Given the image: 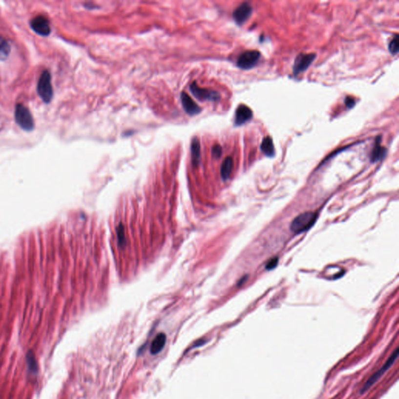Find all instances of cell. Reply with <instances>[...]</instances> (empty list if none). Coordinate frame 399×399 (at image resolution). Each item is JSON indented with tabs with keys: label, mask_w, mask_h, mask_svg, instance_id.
<instances>
[{
	"label": "cell",
	"mask_w": 399,
	"mask_h": 399,
	"mask_svg": "<svg viewBox=\"0 0 399 399\" xmlns=\"http://www.w3.org/2000/svg\"><path fill=\"white\" fill-rule=\"evenodd\" d=\"M380 141H381V137H378L376 141V145L371 153V162H372L382 160L387 154V149L380 145Z\"/></svg>",
	"instance_id": "4fadbf2b"
},
{
	"label": "cell",
	"mask_w": 399,
	"mask_h": 399,
	"mask_svg": "<svg viewBox=\"0 0 399 399\" xmlns=\"http://www.w3.org/2000/svg\"><path fill=\"white\" fill-rule=\"evenodd\" d=\"M222 147L218 145H214V146L212 147L213 156L215 157L216 158H219L220 157H221V155H222Z\"/></svg>",
	"instance_id": "7402d4cb"
},
{
	"label": "cell",
	"mask_w": 399,
	"mask_h": 399,
	"mask_svg": "<svg viewBox=\"0 0 399 399\" xmlns=\"http://www.w3.org/2000/svg\"><path fill=\"white\" fill-rule=\"evenodd\" d=\"M253 12L252 6L248 2L240 4L233 12V18L238 24L245 23Z\"/></svg>",
	"instance_id": "9c48e42d"
},
{
	"label": "cell",
	"mask_w": 399,
	"mask_h": 399,
	"mask_svg": "<svg viewBox=\"0 0 399 399\" xmlns=\"http://www.w3.org/2000/svg\"><path fill=\"white\" fill-rule=\"evenodd\" d=\"M278 257H274V258H272V260H269L268 261V264H266V269L268 271L273 270L274 268H275L278 265Z\"/></svg>",
	"instance_id": "44dd1931"
},
{
	"label": "cell",
	"mask_w": 399,
	"mask_h": 399,
	"mask_svg": "<svg viewBox=\"0 0 399 399\" xmlns=\"http://www.w3.org/2000/svg\"><path fill=\"white\" fill-rule=\"evenodd\" d=\"M260 149L266 156L273 157L274 155V147L272 137H264L260 145Z\"/></svg>",
	"instance_id": "2e32d148"
},
{
	"label": "cell",
	"mask_w": 399,
	"mask_h": 399,
	"mask_svg": "<svg viewBox=\"0 0 399 399\" xmlns=\"http://www.w3.org/2000/svg\"><path fill=\"white\" fill-rule=\"evenodd\" d=\"M11 51V47L7 41L0 35V60H6Z\"/></svg>",
	"instance_id": "ac0fdd59"
},
{
	"label": "cell",
	"mask_w": 399,
	"mask_h": 399,
	"mask_svg": "<svg viewBox=\"0 0 399 399\" xmlns=\"http://www.w3.org/2000/svg\"><path fill=\"white\" fill-rule=\"evenodd\" d=\"M252 117H253V112L251 108L245 105H240L235 111V125H243L251 120Z\"/></svg>",
	"instance_id": "30bf717a"
},
{
	"label": "cell",
	"mask_w": 399,
	"mask_h": 399,
	"mask_svg": "<svg viewBox=\"0 0 399 399\" xmlns=\"http://www.w3.org/2000/svg\"><path fill=\"white\" fill-rule=\"evenodd\" d=\"M31 27L41 36H48L51 33L50 23L44 16H38L31 21Z\"/></svg>",
	"instance_id": "52a82bcc"
},
{
	"label": "cell",
	"mask_w": 399,
	"mask_h": 399,
	"mask_svg": "<svg viewBox=\"0 0 399 399\" xmlns=\"http://www.w3.org/2000/svg\"><path fill=\"white\" fill-rule=\"evenodd\" d=\"M355 99H353L351 97H347V98L345 99V105H346V106H347L348 108H353V107L355 105Z\"/></svg>",
	"instance_id": "603a6c76"
},
{
	"label": "cell",
	"mask_w": 399,
	"mask_h": 399,
	"mask_svg": "<svg viewBox=\"0 0 399 399\" xmlns=\"http://www.w3.org/2000/svg\"><path fill=\"white\" fill-rule=\"evenodd\" d=\"M26 361H27V368L29 370L30 373L36 375L38 373V363H37L36 357H35V353L33 351H28L26 355Z\"/></svg>",
	"instance_id": "e0dca14e"
},
{
	"label": "cell",
	"mask_w": 399,
	"mask_h": 399,
	"mask_svg": "<svg viewBox=\"0 0 399 399\" xmlns=\"http://www.w3.org/2000/svg\"><path fill=\"white\" fill-rule=\"evenodd\" d=\"M116 233H117L118 243L120 247H124L126 246L125 232H124V226L120 224L116 228Z\"/></svg>",
	"instance_id": "d6986e66"
},
{
	"label": "cell",
	"mask_w": 399,
	"mask_h": 399,
	"mask_svg": "<svg viewBox=\"0 0 399 399\" xmlns=\"http://www.w3.org/2000/svg\"><path fill=\"white\" fill-rule=\"evenodd\" d=\"M37 91L44 103H49L52 101L53 89L51 82V74L48 70H44L42 73L37 86Z\"/></svg>",
	"instance_id": "7a4b0ae2"
},
{
	"label": "cell",
	"mask_w": 399,
	"mask_h": 399,
	"mask_svg": "<svg viewBox=\"0 0 399 399\" xmlns=\"http://www.w3.org/2000/svg\"><path fill=\"white\" fill-rule=\"evenodd\" d=\"M201 158V145L198 138L195 137L191 142V159L193 166H197Z\"/></svg>",
	"instance_id": "5bb4252c"
},
{
	"label": "cell",
	"mask_w": 399,
	"mask_h": 399,
	"mask_svg": "<svg viewBox=\"0 0 399 399\" xmlns=\"http://www.w3.org/2000/svg\"><path fill=\"white\" fill-rule=\"evenodd\" d=\"M389 51L392 54H396L399 52V37L396 35L389 44Z\"/></svg>",
	"instance_id": "ffe728a7"
},
{
	"label": "cell",
	"mask_w": 399,
	"mask_h": 399,
	"mask_svg": "<svg viewBox=\"0 0 399 399\" xmlns=\"http://www.w3.org/2000/svg\"><path fill=\"white\" fill-rule=\"evenodd\" d=\"M233 159L231 157H227L222 162V167H221V176H222V180L226 181L230 179L232 169H233Z\"/></svg>",
	"instance_id": "9a60e30c"
},
{
	"label": "cell",
	"mask_w": 399,
	"mask_h": 399,
	"mask_svg": "<svg viewBox=\"0 0 399 399\" xmlns=\"http://www.w3.org/2000/svg\"><path fill=\"white\" fill-rule=\"evenodd\" d=\"M399 348H397V349L395 350V352H394L393 354L389 357V359H388V361L384 363V366H382L380 370L377 371L375 374H374V375H372V376L369 378L367 381H366L364 385H363V388L361 390V394L365 393L366 391H368V390L380 379V377H382V375L394 364V363H395L396 359H397L398 357H399Z\"/></svg>",
	"instance_id": "277c9868"
},
{
	"label": "cell",
	"mask_w": 399,
	"mask_h": 399,
	"mask_svg": "<svg viewBox=\"0 0 399 399\" xmlns=\"http://www.w3.org/2000/svg\"><path fill=\"white\" fill-rule=\"evenodd\" d=\"M260 58V52L258 51H246L239 56L237 66L243 70H249L256 66Z\"/></svg>",
	"instance_id": "5b68a950"
},
{
	"label": "cell",
	"mask_w": 399,
	"mask_h": 399,
	"mask_svg": "<svg viewBox=\"0 0 399 399\" xmlns=\"http://www.w3.org/2000/svg\"><path fill=\"white\" fill-rule=\"evenodd\" d=\"M315 58H316V54H314V53L300 54L297 56L295 63H294V66H293L294 74L297 75L307 70V68L311 66L312 63L314 62Z\"/></svg>",
	"instance_id": "ba28073f"
},
{
	"label": "cell",
	"mask_w": 399,
	"mask_h": 399,
	"mask_svg": "<svg viewBox=\"0 0 399 399\" xmlns=\"http://www.w3.org/2000/svg\"><path fill=\"white\" fill-rule=\"evenodd\" d=\"M181 102L183 108L189 116H194L201 112V108L189 95H187V93L182 92Z\"/></svg>",
	"instance_id": "8fae6325"
},
{
	"label": "cell",
	"mask_w": 399,
	"mask_h": 399,
	"mask_svg": "<svg viewBox=\"0 0 399 399\" xmlns=\"http://www.w3.org/2000/svg\"><path fill=\"white\" fill-rule=\"evenodd\" d=\"M316 219V214L311 211L302 213L293 219L290 230L293 233L300 234L312 227Z\"/></svg>",
	"instance_id": "6da1fadb"
},
{
	"label": "cell",
	"mask_w": 399,
	"mask_h": 399,
	"mask_svg": "<svg viewBox=\"0 0 399 399\" xmlns=\"http://www.w3.org/2000/svg\"><path fill=\"white\" fill-rule=\"evenodd\" d=\"M190 91L197 99L200 101H212L217 102L220 99V95L216 91L209 89L201 88L197 84L193 83L190 85Z\"/></svg>",
	"instance_id": "8992f818"
},
{
	"label": "cell",
	"mask_w": 399,
	"mask_h": 399,
	"mask_svg": "<svg viewBox=\"0 0 399 399\" xmlns=\"http://www.w3.org/2000/svg\"><path fill=\"white\" fill-rule=\"evenodd\" d=\"M166 342V336L164 333L158 334L156 337H154L152 343L150 345V351L152 355L155 356L162 351L164 349Z\"/></svg>",
	"instance_id": "7c38bea8"
},
{
	"label": "cell",
	"mask_w": 399,
	"mask_h": 399,
	"mask_svg": "<svg viewBox=\"0 0 399 399\" xmlns=\"http://www.w3.org/2000/svg\"><path fill=\"white\" fill-rule=\"evenodd\" d=\"M15 120L17 124L26 131H31L35 128V122L31 112L23 104H18L16 106Z\"/></svg>",
	"instance_id": "3957f363"
}]
</instances>
